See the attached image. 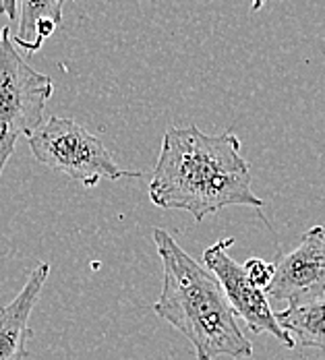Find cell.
I'll return each mask as SVG.
<instances>
[{"instance_id": "1", "label": "cell", "mask_w": 325, "mask_h": 360, "mask_svg": "<svg viewBox=\"0 0 325 360\" xmlns=\"http://www.w3.org/2000/svg\"><path fill=\"white\" fill-rule=\"evenodd\" d=\"M149 199L160 210L189 212L195 221L232 205L263 207L253 193L251 168L241 155V139L234 133L205 135L195 124L166 131Z\"/></svg>"}, {"instance_id": "2", "label": "cell", "mask_w": 325, "mask_h": 360, "mask_svg": "<svg viewBox=\"0 0 325 360\" xmlns=\"http://www.w3.org/2000/svg\"><path fill=\"white\" fill-rule=\"evenodd\" d=\"M153 243L162 261V290L153 313L181 331L197 360L253 356V344L241 331L216 276L164 228L153 230Z\"/></svg>"}, {"instance_id": "3", "label": "cell", "mask_w": 325, "mask_h": 360, "mask_svg": "<svg viewBox=\"0 0 325 360\" xmlns=\"http://www.w3.org/2000/svg\"><path fill=\"white\" fill-rule=\"evenodd\" d=\"M54 94L48 75L37 72L17 50L11 27L0 30V176L21 137L44 124V110Z\"/></svg>"}, {"instance_id": "4", "label": "cell", "mask_w": 325, "mask_h": 360, "mask_svg": "<svg viewBox=\"0 0 325 360\" xmlns=\"http://www.w3.org/2000/svg\"><path fill=\"white\" fill-rule=\"evenodd\" d=\"M27 141L39 164L81 182L85 188H96L102 179L141 176L139 170H122L102 139L71 118H48Z\"/></svg>"}, {"instance_id": "5", "label": "cell", "mask_w": 325, "mask_h": 360, "mask_svg": "<svg viewBox=\"0 0 325 360\" xmlns=\"http://www.w3.org/2000/svg\"><path fill=\"white\" fill-rule=\"evenodd\" d=\"M234 243H236L234 238H222L216 245L208 247L203 251L205 269H210L216 276L232 313L241 317L255 335L267 331L276 340H280L286 348H294L296 346L294 340L282 329V325L278 323L276 313L272 311L265 292L257 288L247 278L243 265H238L230 257L228 249L234 247Z\"/></svg>"}, {"instance_id": "6", "label": "cell", "mask_w": 325, "mask_h": 360, "mask_svg": "<svg viewBox=\"0 0 325 360\" xmlns=\"http://www.w3.org/2000/svg\"><path fill=\"white\" fill-rule=\"evenodd\" d=\"M267 300L300 304L325 296V228L313 226L300 243L274 263V280L265 288Z\"/></svg>"}, {"instance_id": "7", "label": "cell", "mask_w": 325, "mask_h": 360, "mask_svg": "<svg viewBox=\"0 0 325 360\" xmlns=\"http://www.w3.org/2000/svg\"><path fill=\"white\" fill-rule=\"evenodd\" d=\"M48 276L50 265L39 263L19 294L0 309V360H25L27 356V340L34 335L30 317Z\"/></svg>"}, {"instance_id": "8", "label": "cell", "mask_w": 325, "mask_h": 360, "mask_svg": "<svg viewBox=\"0 0 325 360\" xmlns=\"http://www.w3.org/2000/svg\"><path fill=\"white\" fill-rule=\"evenodd\" d=\"M65 2L67 0H17L19 30L13 37V44L27 52H37L44 41L60 27Z\"/></svg>"}, {"instance_id": "9", "label": "cell", "mask_w": 325, "mask_h": 360, "mask_svg": "<svg viewBox=\"0 0 325 360\" xmlns=\"http://www.w3.org/2000/svg\"><path fill=\"white\" fill-rule=\"evenodd\" d=\"M276 319L294 340V344L325 354V296L292 304L276 313Z\"/></svg>"}, {"instance_id": "10", "label": "cell", "mask_w": 325, "mask_h": 360, "mask_svg": "<svg viewBox=\"0 0 325 360\" xmlns=\"http://www.w3.org/2000/svg\"><path fill=\"white\" fill-rule=\"evenodd\" d=\"M243 269H245V274H247V278L253 282L257 288H261L265 292V288L272 284V280H274V263H269V261H263V259H259V257H251L245 265H243Z\"/></svg>"}, {"instance_id": "11", "label": "cell", "mask_w": 325, "mask_h": 360, "mask_svg": "<svg viewBox=\"0 0 325 360\" xmlns=\"http://www.w3.org/2000/svg\"><path fill=\"white\" fill-rule=\"evenodd\" d=\"M0 15H4L11 23H15L17 15H19L17 0H0Z\"/></svg>"}, {"instance_id": "12", "label": "cell", "mask_w": 325, "mask_h": 360, "mask_svg": "<svg viewBox=\"0 0 325 360\" xmlns=\"http://www.w3.org/2000/svg\"><path fill=\"white\" fill-rule=\"evenodd\" d=\"M265 2H267V0H253V6H251V8H253V13H257V11H261Z\"/></svg>"}]
</instances>
